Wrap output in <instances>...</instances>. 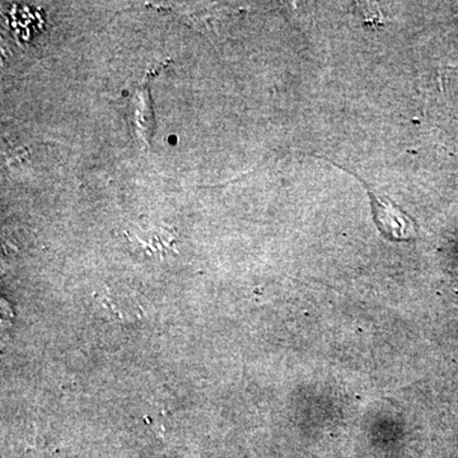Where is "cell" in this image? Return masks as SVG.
<instances>
[{
  "mask_svg": "<svg viewBox=\"0 0 458 458\" xmlns=\"http://www.w3.org/2000/svg\"><path fill=\"white\" fill-rule=\"evenodd\" d=\"M330 164L357 177V180L366 188L369 195L370 205H372L373 221L382 236L394 241V242H410V241L417 240V222L403 208L394 204L391 199L377 194L375 190H372L369 183L354 172L349 171L348 168L343 167L335 162H330Z\"/></svg>",
  "mask_w": 458,
  "mask_h": 458,
  "instance_id": "1",
  "label": "cell"
}]
</instances>
